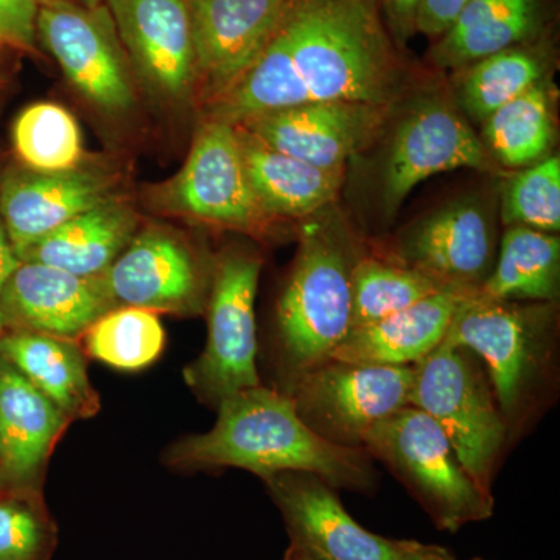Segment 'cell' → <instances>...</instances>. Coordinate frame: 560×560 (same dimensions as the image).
Returning <instances> with one entry per match:
<instances>
[{"mask_svg": "<svg viewBox=\"0 0 560 560\" xmlns=\"http://www.w3.org/2000/svg\"><path fill=\"white\" fill-rule=\"evenodd\" d=\"M212 430L183 438L165 452L179 469L237 467L261 480L282 471H308L331 488L368 492L375 486L372 458L363 448L323 440L305 425L283 390L243 389L217 405Z\"/></svg>", "mask_w": 560, "mask_h": 560, "instance_id": "1", "label": "cell"}, {"mask_svg": "<svg viewBox=\"0 0 560 560\" xmlns=\"http://www.w3.org/2000/svg\"><path fill=\"white\" fill-rule=\"evenodd\" d=\"M276 36L305 103L394 106L404 92L378 0H293Z\"/></svg>", "mask_w": 560, "mask_h": 560, "instance_id": "2", "label": "cell"}, {"mask_svg": "<svg viewBox=\"0 0 560 560\" xmlns=\"http://www.w3.org/2000/svg\"><path fill=\"white\" fill-rule=\"evenodd\" d=\"M556 302L467 298L444 341L471 350L488 372L508 429L517 430L547 381L555 357Z\"/></svg>", "mask_w": 560, "mask_h": 560, "instance_id": "3", "label": "cell"}, {"mask_svg": "<svg viewBox=\"0 0 560 560\" xmlns=\"http://www.w3.org/2000/svg\"><path fill=\"white\" fill-rule=\"evenodd\" d=\"M359 254L346 238L313 226L276 312L280 364L287 383L330 360L352 327V270ZM285 383V385H287Z\"/></svg>", "mask_w": 560, "mask_h": 560, "instance_id": "4", "label": "cell"}, {"mask_svg": "<svg viewBox=\"0 0 560 560\" xmlns=\"http://www.w3.org/2000/svg\"><path fill=\"white\" fill-rule=\"evenodd\" d=\"M361 448L404 482L438 528L455 533L492 517V492L470 477L444 431L419 408L407 405L375 423Z\"/></svg>", "mask_w": 560, "mask_h": 560, "instance_id": "5", "label": "cell"}, {"mask_svg": "<svg viewBox=\"0 0 560 560\" xmlns=\"http://www.w3.org/2000/svg\"><path fill=\"white\" fill-rule=\"evenodd\" d=\"M408 405L440 425L464 469L492 492L510 429L481 360L469 349L442 341L415 364Z\"/></svg>", "mask_w": 560, "mask_h": 560, "instance_id": "6", "label": "cell"}, {"mask_svg": "<svg viewBox=\"0 0 560 560\" xmlns=\"http://www.w3.org/2000/svg\"><path fill=\"white\" fill-rule=\"evenodd\" d=\"M261 259L249 250L228 249L213 265L208 298L206 348L184 370L189 388L217 405L243 389L260 386L257 371L256 304Z\"/></svg>", "mask_w": 560, "mask_h": 560, "instance_id": "7", "label": "cell"}, {"mask_svg": "<svg viewBox=\"0 0 560 560\" xmlns=\"http://www.w3.org/2000/svg\"><path fill=\"white\" fill-rule=\"evenodd\" d=\"M412 377L415 366L330 359L287 383L283 393L323 440L361 448L371 427L407 407Z\"/></svg>", "mask_w": 560, "mask_h": 560, "instance_id": "8", "label": "cell"}, {"mask_svg": "<svg viewBox=\"0 0 560 560\" xmlns=\"http://www.w3.org/2000/svg\"><path fill=\"white\" fill-rule=\"evenodd\" d=\"M36 36L92 105L110 114L132 108L135 83L108 10L38 0Z\"/></svg>", "mask_w": 560, "mask_h": 560, "instance_id": "9", "label": "cell"}, {"mask_svg": "<svg viewBox=\"0 0 560 560\" xmlns=\"http://www.w3.org/2000/svg\"><path fill=\"white\" fill-rule=\"evenodd\" d=\"M485 143L453 103L440 95L415 102L394 130L383 167V209L394 217L422 180L438 173L493 171Z\"/></svg>", "mask_w": 560, "mask_h": 560, "instance_id": "10", "label": "cell"}, {"mask_svg": "<svg viewBox=\"0 0 560 560\" xmlns=\"http://www.w3.org/2000/svg\"><path fill=\"white\" fill-rule=\"evenodd\" d=\"M264 482L289 529L290 547L312 560H407L423 547L363 528L334 488L308 471H282Z\"/></svg>", "mask_w": 560, "mask_h": 560, "instance_id": "11", "label": "cell"}, {"mask_svg": "<svg viewBox=\"0 0 560 560\" xmlns=\"http://www.w3.org/2000/svg\"><path fill=\"white\" fill-rule=\"evenodd\" d=\"M158 201L179 215L234 230H254L268 219L250 189L237 130L223 121H205L186 164Z\"/></svg>", "mask_w": 560, "mask_h": 560, "instance_id": "12", "label": "cell"}, {"mask_svg": "<svg viewBox=\"0 0 560 560\" xmlns=\"http://www.w3.org/2000/svg\"><path fill=\"white\" fill-rule=\"evenodd\" d=\"M102 280L117 307L194 316L206 311L212 275L186 242L150 228L131 238Z\"/></svg>", "mask_w": 560, "mask_h": 560, "instance_id": "13", "label": "cell"}, {"mask_svg": "<svg viewBox=\"0 0 560 560\" xmlns=\"http://www.w3.org/2000/svg\"><path fill=\"white\" fill-rule=\"evenodd\" d=\"M200 94L210 103L259 58L293 0H186Z\"/></svg>", "mask_w": 560, "mask_h": 560, "instance_id": "14", "label": "cell"}, {"mask_svg": "<svg viewBox=\"0 0 560 560\" xmlns=\"http://www.w3.org/2000/svg\"><path fill=\"white\" fill-rule=\"evenodd\" d=\"M394 106L313 102L254 117L241 127L280 153L326 171L346 162L381 136Z\"/></svg>", "mask_w": 560, "mask_h": 560, "instance_id": "15", "label": "cell"}, {"mask_svg": "<svg viewBox=\"0 0 560 560\" xmlns=\"http://www.w3.org/2000/svg\"><path fill=\"white\" fill-rule=\"evenodd\" d=\"M499 237L492 212L480 200L444 206L401 235L396 259L445 285L478 291L495 265Z\"/></svg>", "mask_w": 560, "mask_h": 560, "instance_id": "16", "label": "cell"}, {"mask_svg": "<svg viewBox=\"0 0 560 560\" xmlns=\"http://www.w3.org/2000/svg\"><path fill=\"white\" fill-rule=\"evenodd\" d=\"M136 72L161 101L180 103L197 86L186 0H108Z\"/></svg>", "mask_w": 560, "mask_h": 560, "instance_id": "17", "label": "cell"}, {"mask_svg": "<svg viewBox=\"0 0 560 560\" xmlns=\"http://www.w3.org/2000/svg\"><path fill=\"white\" fill-rule=\"evenodd\" d=\"M102 278H80L49 265L20 261L0 298L3 330L79 340L116 308Z\"/></svg>", "mask_w": 560, "mask_h": 560, "instance_id": "18", "label": "cell"}, {"mask_svg": "<svg viewBox=\"0 0 560 560\" xmlns=\"http://www.w3.org/2000/svg\"><path fill=\"white\" fill-rule=\"evenodd\" d=\"M113 180L102 173L11 172L0 180V220L14 256L69 220L113 200Z\"/></svg>", "mask_w": 560, "mask_h": 560, "instance_id": "19", "label": "cell"}, {"mask_svg": "<svg viewBox=\"0 0 560 560\" xmlns=\"http://www.w3.org/2000/svg\"><path fill=\"white\" fill-rule=\"evenodd\" d=\"M70 422L0 357V489L40 490L50 455Z\"/></svg>", "mask_w": 560, "mask_h": 560, "instance_id": "20", "label": "cell"}, {"mask_svg": "<svg viewBox=\"0 0 560 560\" xmlns=\"http://www.w3.org/2000/svg\"><path fill=\"white\" fill-rule=\"evenodd\" d=\"M475 290L448 287L405 311L355 327L331 360L382 366H415L444 341L453 316Z\"/></svg>", "mask_w": 560, "mask_h": 560, "instance_id": "21", "label": "cell"}, {"mask_svg": "<svg viewBox=\"0 0 560 560\" xmlns=\"http://www.w3.org/2000/svg\"><path fill=\"white\" fill-rule=\"evenodd\" d=\"M548 0H470L431 47L429 60L459 70L501 50L550 35Z\"/></svg>", "mask_w": 560, "mask_h": 560, "instance_id": "22", "label": "cell"}, {"mask_svg": "<svg viewBox=\"0 0 560 560\" xmlns=\"http://www.w3.org/2000/svg\"><path fill=\"white\" fill-rule=\"evenodd\" d=\"M0 357L13 364L72 422L94 418L101 411V396L88 375V357L79 340L3 330Z\"/></svg>", "mask_w": 560, "mask_h": 560, "instance_id": "23", "label": "cell"}, {"mask_svg": "<svg viewBox=\"0 0 560 560\" xmlns=\"http://www.w3.org/2000/svg\"><path fill=\"white\" fill-rule=\"evenodd\" d=\"M250 189L265 215L302 219L337 198L345 171H326L271 149L259 138L235 127Z\"/></svg>", "mask_w": 560, "mask_h": 560, "instance_id": "24", "label": "cell"}, {"mask_svg": "<svg viewBox=\"0 0 560 560\" xmlns=\"http://www.w3.org/2000/svg\"><path fill=\"white\" fill-rule=\"evenodd\" d=\"M138 217L127 202H102L69 220L18 256L80 276L102 278L136 235Z\"/></svg>", "mask_w": 560, "mask_h": 560, "instance_id": "25", "label": "cell"}, {"mask_svg": "<svg viewBox=\"0 0 560 560\" xmlns=\"http://www.w3.org/2000/svg\"><path fill=\"white\" fill-rule=\"evenodd\" d=\"M555 61V44L548 35L471 62L455 72L458 109L482 124L501 106L548 79Z\"/></svg>", "mask_w": 560, "mask_h": 560, "instance_id": "26", "label": "cell"}, {"mask_svg": "<svg viewBox=\"0 0 560 560\" xmlns=\"http://www.w3.org/2000/svg\"><path fill=\"white\" fill-rule=\"evenodd\" d=\"M559 285L558 235L508 226L493 270L477 294L488 300L558 302Z\"/></svg>", "mask_w": 560, "mask_h": 560, "instance_id": "27", "label": "cell"}, {"mask_svg": "<svg viewBox=\"0 0 560 560\" xmlns=\"http://www.w3.org/2000/svg\"><path fill=\"white\" fill-rule=\"evenodd\" d=\"M481 127L490 160L504 167L525 168L550 158L556 140L550 77L501 106Z\"/></svg>", "mask_w": 560, "mask_h": 560, "instance_id": "28", "label": "cell"}, {"mask_svg": "<svg viewBox=\"0 0 560 560\" xmlns=\"http://www.w3.org/2000/svg\"><path fill=\"white\" fill-rule=\"evenodd\" d=\"M448 287L452 285L393 257H360L352 270L350 330L405 311Z\"/></svg>", "mask_w": 560, "mask_h": 560, "instance_id": "29", "label": "cell"}, {"mask_svg": "<svg viewBox=\"0 0 560 560\" xmlns=\"http://www.w3.org/2000/svg\"><path fill=\"white\" fill-rule=\"evenodd\" d=\"M88 359L120 371H139L160 359L165 331L156 313L116 307L81 335Z\"/></svg>", "mask_w": 560, "mask_h": 560, "instance_id": "30", "label": "cell"}, {"mask_svg": "<svg viewBox=\"0 0 560 560\" xmlns=\"http://www.w3.org/2000/svg\"><path fill=\"white\" fill-rule=\"evenodd\" d=\"M14 150L33 172L73 171L83 147L79 124L55 103H35L20 114L13 127Z\"/></svg>", "mask_w": 560, "mask_h": 560, "instance_id": "31", "label": "cell"}, {"mask_svg": "<svg viewBox=\"0 0 560 560\" xmlns=\"http://www.w3.org/2000/svg\"><path fill=\"white\" fill-rule=\"evenodd\" d=\"M501 220L506 226L556 234L560 230V160H547L521 168L501 189Z\"/></svg>", "mask_w": 560, "mask_h": 560, "instance_id": "32", "label": "cell"}, {"mask_svg": "<svg viewBox=\"0 0 560 560\" xmlns=\"http://www.w3.org/2000/svg\"><path fill=\"white\" fill-rule=\"evenodd\" d=\"M57 541L40 490L0 489V560H50Z\"/></svg>", "mask_w": 560, "mask_h": 560, "instance_id": "33", "label": "cell"}, {"mask_svg": "<svg viewBox=\"0 0 560 560\" xmlns=\"http://www.w3.org/2000/svg\"><path fill=\"white\" fill-rule=\"evenodd\" d=\"M38 0H0V49L35 47Z\"/></svg>", "mask_w": 560, "mask_h": 560, "instance_id": "34", "label": "cell"}, {"mask_svg": "<svg viewBox=\"0 0 560 560\" xmlns=\"http://www.w3.org/2000/svg\"><path fill=\"white\" fill-rule=\"evenodd\" d=\"M469 2L470 0H420L416 14V33L433 39L441 38Z\"/></svg>", "mask_w": 560, "mask_h": 560, "instance_id": "35", "label": "cell"}, {"mask_svg": "<svg viewBox=\"0 0 560 560\" xmlns=\"http://www.w3.org/2000/svg\"><path fill=\"white\" fill-rule=\"evenodd\" d=\"M383 21L396 46L404 47L416 33L420 0H378Z\"/></svg>", "mask_w": 560, "mask_h": 560, "instance_id": "36", "label": "cell"}, {"mask_svg": "<svg viewBox=\"0 0 560 560\" xmlns=\"http://www.w3.org/2000/svg\"><path fill=\"white\" fill-rule=\"evenodd\" d=\"M20 260L14 256L5 230H3L2 220H0V298H2L3 287L10 279L11 272L16 270ZM3 331L2 313H0V334Z\"/></svg>", "mask_w": 560, "mask_h": 560, "instance_id": "37", "label": "cell"}, {"mask_svg": "<svg viewBox=\"0 0 560 560\" xmlns=\"http://www.w3.org/2000/svg\"><path fill=\"white\" fill-rule=\"evenodd\" d=\"M453 556L447 550L434 545H423L418 555L407 560H453Z\"/></svg>", "mask_w": 560, "mask_h": 560, "instance_id": "38", "label": "cell"}, {"mask_svg": "<svg viewBox=\"0 0 560 560\" xmlns=\"http://www.w3.org/2000/svg\"><path fill=\"white\" fill-rule=\"evenodd\" d=\"M285 560H312L307 558V556L302 555V552L294 550L293 547L289 548V551L285 552Z\"/></svg>", "mask_w": 560, "mask_h": 560, "instance_id": "39", "label": "cell"}, {"mask_svg": "<svg viewBox=\"0 0 560 560\" xmlns=\"http://www.w3.org/2000/svg\"><path fill=\"white\" fill-rule=\"evenodd\" d=\"M69 2L79 3V5L88 7V9H95V7H101L102 0H69Z\"/></svg>", "mask_w": 560, "mask_h": 560, "instance_id": "40", "label": "cell"}, {"mask_svg": "<svg viewBox=\"0 0 560 560\" xmlns=\"http://www.w3.org/2000/svg\"><path fill=\"white\" fill-rule=\"evenodd\" d=\"M283 560H285V558H283Z\"/></svg>", "mask_w": 560, "mask_h": 560, "instance_id": "41", "label": "cell"}, {"mask_svg": "<svg viewBox=\"0 0 560 560\" xmlns=\"http://www.w3.org/2000/svg\"><path fill=\"white\" fill-rule=\"evenodd\" d=\"M453 560H456V559H453Z\"/></svg>", "mask_w": 560, "mask_h": 560, "instance_id": "42", "label": "cell"}]
</instances>
